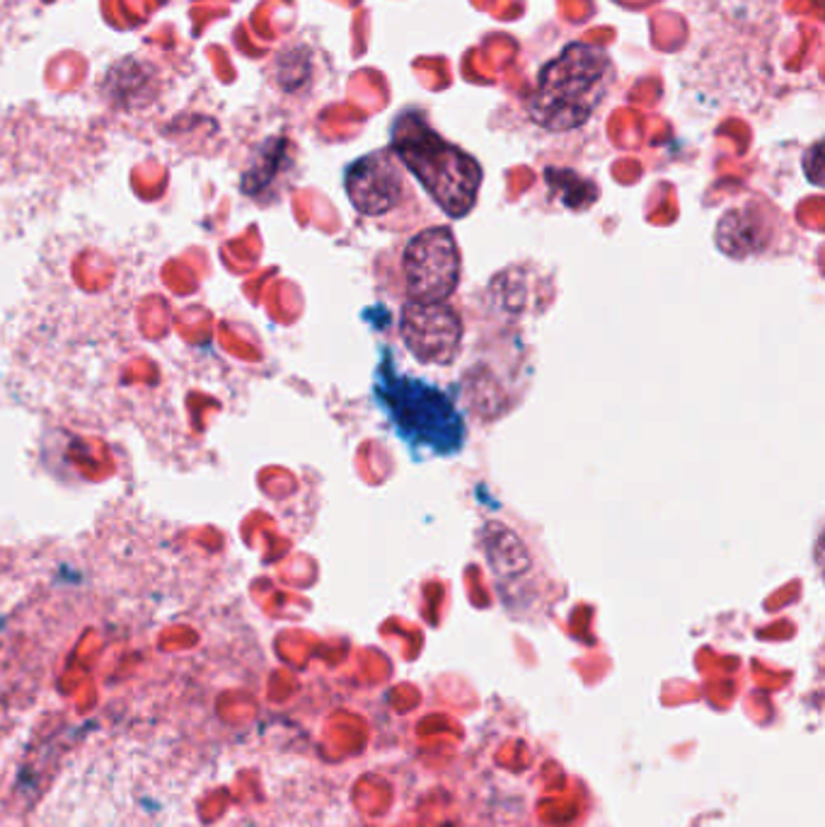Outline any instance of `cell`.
I'll use <instances>...</instances> for the list:
<instances>
[{
  "label": "cell",
  "mask_w": 825,
  "mask_h": 827,
  "mask_svg": "<svg viewBox=\"0 0 825 827\" xmlns=\"http://www.w3.org/2000/svg\"><path fill=\"white\" fill-rule=\"evenodd\" d=\"M770 243L768 221L753 208H733L724 213L717 225V247L733 259L756 257Z\"/></svg>",
  "instance_id": "obj_7"
},
{
  "label": "cell",
  "mask_w": 825,
  "mask_h": 827,
  "mask_svg": "<svg viewBox=\"0 0 825 827\" xmlns=\"http://www.w3.org/2000/svg\"><path fill=\"white\" fill-rule=\"evenodd\" d=\"M409 300L448 303L460 281V249L450 228H429L411 237L403 255Z\"/></svg>",
  "instance_id": "obj_4"
},
{
  "label": "cell",
  "mask_w": 825,
  "mask_h": 827,
  "mask_svg": "<svg viewBox=\"0 0 825 827\" xmlns=\"http://www.w3.org/2000/svg\"><path fill=\"white\" fill-rule=\"evenodd\" d=\"M804 172L811 180V184L821 186V172H823V143H814V148L804 155Z\"/></svg>",
  "instance_id": "obj_11"
},
{
  "label": "cell",
  "mask_w": 825,
  "mask_h": 827,
  "mask_svg": "<svg viewBox=\"0 0 825 827\" xmlns=\"http://www.w3.org/2000/svg\"><path fill=\"white\" fill-rule=\"evenodd\" d=\"M482 545L492 569L502 579H518V576L531 569V555L525 551L523 543L514 533L502 528V525H486L482 533Z\"/></svg>",
  "instance_id": "obj_8"
},
{
  "label": "cell",
  "mask_w": 825,
  "mask_h": 827,
  "mask_svg": "<svg viewBox=\"0 0 825 827\" xmlns=\"http://www.w3.org/2000/svg\"><path fill=\"white\" fill-rule=\"evenodd\" d=\"M373 399L411 453L453 458L465 448L468 423L456 399L439 385L399 373L387 346L375 368Z\"/></svg>",
  "instance_id": "obj_1"
},
{
  "label": "cell",
  "mask_w": 825,
  "mask_h": 827,
  "mask_svg": "<svg viewBox=\"0 0 825 827\" xmlns=\"http://www.w3.org/2000/svg\"><path fill=\"white\" fill-rule=\"evenodd\" d=\"M545 180H547L549 186H553V192L559 194L561 204H565L567 208L583 211V208H589L591 204H596V198H598L596 184L579 178L577 172L547 168Z\"/></svg>",
  "instance_id": "obj_10"
},
{
  "label": "cell",
  "mask_w": 825,
  "mask_h": 827,
  "mask_svg": "<svg viewBox=\"0 0 825 827\" xmlns=\"http://www.w3.org/2000/svg\"><path fill=\"white\" fill-rule=\"evenodd\" d=\"M143 71L146 66L139 64V61H121V64L107 73L103 93L115 99L117 105H143L141 95H150V83H153V75Z\"/></svg>",
  "instance_id": "obj_9"
},
{
  "label": "cell",
  "mask_w": 825,
  "mask_h": 827,
  "mask_svg": "<svg viewBox=\"0 0 825 827\" xmlns=\"http://www.w3.org/2000/svg\"><path fill=\"white\" fill-rule=\"evenodd\" d=\"M399 336L419 363L450 366L460 351L462 318L448 303L407 300L399 318Z\"/></svg>",
  "instance_id": "obj_5"
},
{
  "label": "cell",
  "mask_w": 825,
  "mask_h": 827,
  "mask_svg": "<svg viewBox=\"0 0 825 827\" xmlns=\"http://www.w3.org/2000/svg\"><path fill=\"white\" fill-rule=\"evenodd\" d=\"M390 150L446 216L465 218L478 204L482 184L480 162L462 148L443 141L415 111L395 119Z\"/></svg>",
  "instance_id": "obj_2"
},
{
  "label": "cell",
  "mask_w": 825,
  "mask_h": 827,
  "mask_svg": "<svg viewBox=\"0 0 825 827\" xmlns=\"http://www.w3.org/2000/svg\"><path fill=\"white\" fill-rule=\"evenodd\" d=\"M612 85V64L600 46L574 42L540 71L531 119L545 131L581 129Z\"/></svg>",
  "instance_id": "obj_3"
},
{
  "label": "cell",
  "mask_w": 825,
  "mask_h": 827,
  "mask_svg": "<svg viewBox=\"0 0 825 827\" xmlns=\"http://www.w3.org/2000/svg\"><path fill=\"white\" fill-rule=\"evenodd\" d=\"M344 190L352 206L364 216H385L405 192L403 172L397 168L393 150H375L358 158L344 172Z\"/></svg>",
  "instance_id": "obj_6"
}]
</instances>
